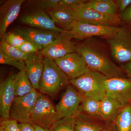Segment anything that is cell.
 Wrapping results in <instances>:
<instances>
[{
	"mask_svg": "<svg viewBox=\"0 0 131 131\" xmlns=\"http://www.w3.org/2000/svg\"><path fill=\"white\" fill-rule=\"evenodd\" d=\"M83 97L70 83L68 84L56 106L58 119L76 118L80 114V105Z\"/></svg>",
	"mask_w": 131,
	"mask_h": 131,
	"instance_id": "obj_7",
	"label": "cell"
},
{
	"mask_svg": "<svg viewBox=\"0 0 131 131\" xmlns=\"http://www.w3.org/2000/svg\"><path fill=\"white\" fill-rule=\"evenodd\" d=\"M129 104H130V105L131 107V101H130V103H129Z\"/></svg>",
	"mask_w": 131,
	"mask_h": 131,
	"instance_id": "obj_39",
	"label": "cell"
},
{
	"mask_svg": "<svg viewBox=\"0 0 131 131\" xmlns=\"http://www.w3.org/2000/svg\"><path fill=\"white\" fill-rule=\"evenodd\" d=\"M77 52L82 57L89 69L110 78L126 77L120 66L113 62L105 45L93 37L86 39L77 46Z\"/></svg>",
	"mask_w": 131,
	"mask_h": 131,
	"instance_id": "obj_1",
	"label": "cell"
},
{
	"mask_svg": "<svg viewBox=\"0 0 131 131\" xmlns=\"http://www.w3.org/2000/svg\"><path fill=\"white\" fill-rule=\"evenodd\" d=\"M76 118H66L57 120L53 123L49 131H75Z\"/></svg>",
	"mask_w": 131,
	"mask_h": 131,
	"instance_id": "obj_26",
	"label": "cell"
},
{
	"mask_svg": "<svg viewBox=\"0 0 131 131\" xmlns=\"http://www.w3.org/2000/svg\"><path fill=\"white\" fill-rule=\"evenodd\" d=\"M25 0H8L0 7V37L2 39L8 27L18 16Z\"/></svg>",
	"mask_w": 131,
	"mask_h": 131,
	"instance_id": "obj_15",
	"label": "cell"
},
{
	"mask_svg": "<svg viewBox=\"0 0 131 131\" xmlns=\"http://www.w3.org/2000/svg\"><path fill=\"white\" fill-rule=\"evenodd\" d=\"M18 49L23 53L28 55L35 54L39 51L34 45L27 40Z\"/></svg>",
	"mask_w": 131,
	"mask_h": 131,
	"instance_id": "obj_32",
	"label": "cell"
},
{
	"mask_svg": "<svg viewBox=\"0 0 131 131\" xmlns=\"http://www.w3.org/2000/svg\"><path fill=\"white\" fill-rule=\"evenodd\" d=\"M44 63L38 90L42 94L54 97L69 84L70 79L54 60L44 58Z\"/></svg>",
	"mask_w": 131,
	"mask_h": 131,
	"instance_id": "obj_2",
	"label": "cell"
},
{
	"mask_svg": "<svg viewBox=\"0 0 131 131\" xmlns=\"http://www.w3.org/2000/svg\"><path fill=\"white\" fill-rule=\"evenodd\" d=\"M54 61L70 80L79 77L90 70L77 52L70 53Z\"/></svg>",
	"mask_w": 131,
	"mask_h": 131,
	"instance_id": "obj_12",
	"label": "cell"
},
{
	"mask_svg": "<svg viewBox=\"0 0 131 131\" xmlns=\"http://www.w3.org/2000/svg\"><path fill=\"white\" fill-rule=\"evenodd\" d=\"M48 13L55 24L64 31H70L77 21L75 11L67 8L58 6Z\"/></svg>",
	"mask_w": 131,
	"mask_h": 131,
	"instance_id": "obj_18",
	"label": "cell"
},
{
	"mask_svg": "<svg viewBox=\"0 0 131 131\" xmlns=\"http://www.w3.org/2000/svg\"><path fill=\"white\" fill-rule=\"evenodd\" d=\"M75 118V131H101L109 124L102 120L82 113Z\"/></svg>",
	"mask_w": 131,
	"mask_h": 131,
	"instance_id": "obj_20",
	"label": "cell"
},
{
	"mask_svg": "<svg viewBox=\"0 0 131 131\" xmlns=\"http://www.w3.org/2000/svg\"><path fill=\"white\" fill-rule=\"evenodd\" d=\"M75 12L77 21L115 26L122 24V20L118 15L103 14L97 12L90 7L88 2L83 3Z\"/></svg>",
	"mask_w": 131,
	"mask_h": 131,
	"instance_id": "obj_11",
	"label": "cell"
},
{
	"mask_svg": "<svg viewBox=\"0 0 131 131\" xmlns=\"http://www.w3.org/2000/svg\"><path fill=\"white\" fill-rule=\"evenodd\" d=\"M0 131H20L18 123L12 118L1 121Z\"/></svg>",
	"mask_w": 131,
	"mask_h": 131,
	"instance_id": "obj_29",
	"label": "cell"
},
{
	"mask_svg": "<svg viewBox=\"0 0 131 131\" xmlns=\"http://www.w3.org/2000/svg\"><path fill=\"white\" fill-rule=\"evenodd\" d=\"M101 131H116L113 124H108Z\"/></svg>",
	"mask_w": 131,
	"mask_h": 131,
	"instance_id": "obj_37",
	"label": "cell"
},
{
	"mask_svg": "<svg viewBox=\"0 0 131 131\" xmlns=\"http://www.w3.org/2000/svg\"><path fill=\"white\" fill-rule=\"evenodd\" d=\"M107 40L111 56L116 62L121 64L131 62V28L124 25L114 37Z\"/></svg>",
	"mask_w": 131,
	"mask_h": 131,
	"instance_id": "obj_4",
	"label": "cell"
},
{
	"mask_svg": "<svg viewBox=\"0 0 131 131\" xmlns=\"http://www.w3.org/2000/svg\"><path fill=\"white\" fill-rule=\"evenodd\" d=\"M56 106L47 95L39 92L30 123L49 129L58 120Z\"/></svg>",
	"mask_w": 131,
	"mask_h": 131,
	"instance_id": "obj_5",
	"label": "cell"
},
{
	"mask_svg": "<svg viewBox=\"0 0 131 131\" xmlns=\"http://www.w3.org/2000/svg\"><path fill=\"white\" fill-rule=\"evenodd\" d=\"M122 21L131 28V4L122 13L119 15Z\"/></svg>",
	"mask_w": 131,
	"mask_h": 131,
	"instance_id": "obj_33",
	"label": "cell"
},
{
	"mask_svg": "<svg viewBox=\"0 0 131 131\" xmlns=\"http://www.w3.org/2000/svg\"><path fill=\"white\" fill-rule=\"evenodd\" d=\"M16 74H11L0 84V116L1 121L10 118L9 111L15 97L14 82Z\"/></svg>",
	"mask_w": 131,
	"mask_h": 131,
	"instance_id": "obj_14",
	"label": "cell"
},
{
	"mask_svg": "<svg viewBox=\"0 0 131 131\" xmlns=\"http://www.w3.org/2000/svg\"><path fill=\"white\" fill-rule=\"evenodd\" d=\"M120 66L124 70L126 77L131 79V62L122 64Z\"/></svg>",
	"mask_w": 131,
	"mask_h": 131,
	"instance_id": "obj_36",
	"label": "cell"
},
{
	"mask_svg": "<svg viewBox=\"0 0 131 131\" xmlns=\"http://www.w3.org/2000/svg\"><path fill=\"white\" fill-rule=\"evenodd\" d=\"M122 108L118 101L105 96L101 101V119L108 124H113Z\"/></svg>",
	"mask_w": 131,
	"mask_h": 131,
	"instance_id": "obj_19",
	"label": "cell"
},
{
	"mask_svg": "<svg viewBox=\"0 0 131 131\" xmlns=\"http://www.w3.org/2000/svg\"><path fill=\"white\" fill-rule=\"evenodd\" d=\"M93 9L103 14L116 15L117 6L115 1L112 0H91L88 2Z\"/></svg>",
	"mask_w": 131,
	"mask_h": 131,
	"instance_id": "obj_24",
	"label": "cell"
},
{
	"mask_svg": "<svg viewBox=\"0 0 131 131\" xmlns=\"http://www.w3.org/2000/svg\"><path fill=\"white\" fill-rule=\"evenodd\" d=\"M38 93L34 89L25 96H15L10 108V118L19 123H30Z\"/></svg>",
	"mask_w": 131,
	"mask_h": 131,
	"instance_id": "obj_8",
	"label": "cell"
},
{
	"mask_svg": "<svg viewBox=\"0 0 131 131\" xmlns=\"http://www.w3.org/2000/svg\"><path fill=\"white\" fill-rule=\"evenodd\" d=\"M119 14L122 13L131 4V0H117L115 1Z\"/></svg>",
	"mask_w": 131,
	"mask_h": 131,
	"instance_id": "obj_34",
	"label": "cell"
},
{
	"mask_svg": "<svg viewBox=\"0 0 131 131\" xmlns=\"http://www.w3.org/2000/svg\"><path fill=\"white\" fill-rule=\"evenodd\" d=\"M44 59L43 56L39 51L29 55L25 62L27 75L34 88L37 90L39 89V82L43 71Z\"/></svg>",
	"mask_w": 131,
	"mask_h": 131,
	"instance_id": "obj_17",
	"label": "cell"
},
{
	"mask_svg": "<svg viewBox=\"0 0 131 131\" xmlns=\"http://www.w3.org/2000/svg\"><path fill=\"white\" fill-rule=\"evenodd\" d=\"M86 1L83 0H60L59 6L63 7L75 11Z\"/></svg>",
	"mask_w": 131,
	"mask_h": 131,
	"instance_id": "obj_31",
	"label": "cell"
},
{
	"mask_svg": "<svg viewBox=\"0 0 131 131\" xmlns=\"http://www.w3.org/2000/svg\"><path fill=\"white\" fill-rule=\"evenodd\" d=\"M74 38L69 31L60 33L51 44L40 52L45 58L55 60L67 54L77 52V46L71 40Z\"/></svg>",
	"mask_w": 131,
	"mask_h": 131,
	"instance_id": "obj_9",
	"label": "cell"
},
{
	"mask_svg": "<svg viewBox=\"0 0 131 131\" xmlns=\"http://www.w3.org/2000/svg\"><path fill=\"white\" fill-rule=\"evenodd\" d=\"M1 40L18 49L26 41L22 36L14 31L6 33Z\"/></svg>",
	"mask_w": 131,
	"mask_h": 131,
	"instance_id": "obj_27",
	"label": "cell"
},
{
	"mask_svg": "<svg viewBox=\"0 0 131 131\" xmlns=\"http://www.w3.org/2000/svg\"><path fill=\"white\" fill-rule=\"evenodd\" d=\"M60 2V0H40L37 1L36 5L40 9L49 11L57 7Z\"/></svg>",
	"mask_w": 131,
	"mask_h": 131,
	"instance_id": "obj_30",
	"label": "cell"
},
{
	"mask_svg": "<svg viewBox=\"0 0 131 131\" xmlns=\"http://www.w3.org/2000/svg\"><path fill=\"white\" fill-rule=\"evenodd\" d=\"M14 31L32 43L39 51L51 44L60 33L30 27H18Z\"/></svg>",
	"mask_w": 131,
	"mask_h": 131,
	"instance_id": "obj_13",
	"label": "cell"
},
{
	"mask_svg": "<svg viewBox=\"0 0 131 131\" xmlns=\"http://www.w3.org/2000/svg\"><path fill=\"white\" fill-rule=\"evenodd\" d=\"M20 20L23 24L33 28L58 33L64 31L61 28L57 27L51 17L41 10L25 15L20 17Z\"/></svg>",
	"mask_w": 131,
	"mask_h": 131,
	"instance_id": "obj_16",
	"label": "cell"
},
{
	"mask_svg": "<svg viewBox=\"0 0 131 131\" xmlns=\"http://www.w3.org/2000/svg\"><path fill=\"white\" fill-rule=\"evenodd\" d=\"M32 125L35 128V131H49V129L44 128L38 125H34V124H32Z\"/></svg>",
	"mask_w": 131,
	"mask_h": 131,
	"instance_id": "obj_38",
	"label": "cell"
},
{
	"mask_svg": "<svg viewBox=\"0 0 131 131\" xmlns=\"http://www.w3.org/2000/svg\"><path fill=\"white\" fill-rule=\"evenodd\" d=\"M15 96H22L35 89L28 79L25 71H20L16 74L14 82Z\"/></svg>",
	"mask_w": 131,
	"mask_h": 131,
	"instance_id": "obj_21",
	"label": "cell"
},
{
	"mask_svg": "<svg viewBox=\"0 0 131 131\" xmlns=\"http://www.w3.org/2000/svg\"><path fill=\"white\" fill-rule=\"evenodd\" d=\"M113 124L116 131H131V107L129 103L122 108Z\"/></svg>",
	"mask_w": 131,
	"mask_h": 131,
	"instance_id": "obj_23",
	"label": "cell"
},
{
	"mask_svg": "<svg viewBox=\"0 0 131 131\" xmlns=\"http://www.w3.org/2000/svg\"><path fill=\"white\" fill-rule=\"evenodd\" d=\"M105 96L118 101L125 107L131 101V79L126 77L107 78Z\"/></svg>",
	"mask_w": 131,
	"mask_h": 131,
	"instance_id": "obj_10",
	"label": "cell"
},
{
	"mask_svg": "<svg viewBox=\"0 0 131 131\" xmlns=\"http://www.w3.org/2000/svg\"><path fill=\"white\" fill-rule=\"evenodd\" d=\"M106 77L91 70L75 79L70 80V83L81 95L101 101L106 93Z\"/></svg>",
	"mask_w": 131,
	"mask_h": 131,
	"instance_id": "obj_3",
	"label": "cell"
},
{
	"mask_svg": "<svg viewBox=\"0 0 131 131\" xmlns=\"http://www.w3.org/2000/svg\"><path fill=\"white\" fill-rule=\"evenodd\" d=\"M18 126L20 131H35L32 124L30 123H19Z\"/></svg>",
	"mask_w": 131,
	"mask_h": 131,
	"instance_id": "obj_35",
	"label": "cell"
},
{
	"mask_svg": "<svg viewBox=\"0 0 131 131\" xmlns=\"http://www.w3.org/2000/svg\"><path fill=\"white\" fill-rule=\"evenodd\" d=\"M0 64H7L14 66L20 71L26 70L25 62L23 61H18L11 58L0 51Z\"/></svg>",
	"mask_w": 131,
	"mask_h": 131,
	"instance_id": "obj_28",
	"label": "cell"
},
{
	"mask_svg": "<svg viewBox=\"0 0 131 131\" xmlns=\"http://www.w3.org/2000/svg\"><path fill=\"white\" fill-rule=\"evenodd\" d=\"M0 51L9 57L18 61L25 62L29 56L23 53L18 48L8 44L3 40H1Z\"/></svg>",
	"mask_w": 131,
	"mask_h": 131,
	"instance_id": "obj_25",
	"label": "cell"
},
{
	"mask_svg": "<svg viewBox=\"0 0 131 131\" xmlns=\"http://www.w3.org/2000/svg\"><path fill=\"white\" fill-rule=\"evenodd\" d=\"M120 27L85 21H77L70 33L74 38L87 39L95 37L109 39L114 37Z\"/></svg>",
	"mask_w": 131,
	"mask_h": 131,
	"instance_id": "obj_6",
	"label": "cell"
},
{
	"mask_svg": "<svg viewBox=\"0 0 131 131\" xmlns=\"http://www.w3.org/2000/svg\"><path fill=\"white\" fill-rule=\"evenodd\" d=\"M100 106L101 101L83 97L80 105V113L102 120L100 115Z\"/></svg>",
	"mask_w": 131,
	"mask_h": 131,
	"instance_id": "obj_22",
	"label": "cell"
}]
</instances>
